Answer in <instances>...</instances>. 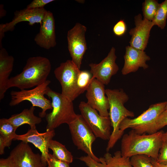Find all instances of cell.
<instances>
[{
  "instance_id": "cell-5",
  "label": "cell",
  "mask_w": 167,
  "mask_h": 167,
  "mask_svg": "<svg viewBox=\"0 0 167 167\" xmlns=\"http://www.w3.org/2000/svg\"><path fill=\"white\" fill-rule=\"evenodd\" d=\"M50 83V80H47L43 84L30 90L11 91L10 93L11 99L9 105L14 106L23 101H28L31 103L32 106L39 107L42 109L41 111L39 114V117H45L46 111L52 109L51 101L44 96Z\"/></svg>"
},
{
  "instance_id": "cell-24",
  "label": "cell",
  "mask_w": 167,
  "mask_h": 167,
  "mask_svg": "<svg viewBox=\"0 0 167 167\" xmlns=\"http://www.w3.org/2000/svg\"><path fill=\"white\" fill-rule=\"evenodd\" d=\"M167 125V109L163 111L156 119L150 124L143 127L137 133L139 134L156 133Z\"/></svg>"
},
{
  "instance_id": "cell-1",
  "label": "cell",
  "mask_w": 167,
  "mask_h": 167,
  "mask_svg": "<svg viewBox=\"0 0 167 167\" xmlns=\"http://www.w3.org/2000/svg\"><path fill=\"white\" fill-rule=\"evenodd\" d=\"M162 131L146 134H139L132 130L124 135L121 142L122 156L131 158L136 155L148 156L157 160L163 139Z\"/></svg>"
},
{
  "instance_id": "cell-13",
  "label": "cell",
  "mask_w": 167,
  "mask_h": 167,
  "mask_svg": "<svg viewBox=\"0 0 167 167\" xmlns=\"http://www.w3.org/2000/svg\"><path fill=\"white\" fill-rule=\"evenodd\" d=\"M55 134L54 130L40 133L36 128H30L25 134L17 135L13 140H20L33 144L40 151L42 162L44 167H45L47 166V159L49 153V144Z\"/></svg>"
},
{
  "instance_id": "cell-19",
  "label": "cell",
  "mask_w": 167,
  "mask_h": 167,
  "mask_svg": "<svg viewBox=\"0 0 167 167\" xmlns=\"http://www.w3.org/2000/svg\"><path fill=\"white\" fill-rule=\"evenodd\" d=\"M14 58L9 55L6 50L2 48L0 49V100L4 98L7 90V83L9 77L13 67Z\"/></svg>"
},
{
  "instance_id": "cell-30",
  "label": "cell",
  "mask_w": 167,
  "mask_h": 167,
  "mask_svg": "<svg viewBox=\"0 0 167 167\" xmlns=\"http://www.w3.org/2000/svg\"><path fill=\"white\" fill-rule=\"evenodd\" d=\"M47 163V167H70V164L57 159L49 153Z\"/></svg>"
},
{
  "instance_id": "cell-18",
  "label": "cell",
  "mask_w": 167,
  "mask_h": 167,
  "mask_svg": "<svg viewBox=\"0 0 167 167\" xmlns=\"http://www.w3.org/2000/svg\"><path fill=\"white\" fill-rule=\"evenodd\" d=\"M124 64L121 72L123 75L136 71L139 67L146 69L148 67L146 62L150 60V57L143 51L131 46L126 47L124 56Z\"/></svg>"
},
{
  "instance_id": "cell-9",
  "label": "cell",
  "mask_w": 167,
  "mask_h": 167,
  "mask_svg": "<svg viewBox=\"0 0 167 167\" xmlns=\"http://www.w3.org/2000/svg\"><path fill=\"white\" fill-rule=\"evenodd\" d=\"M86 30V26L78 23L67 33L68 48L71 60L79 69L87 49L85 37Z\"/></svg>"
},
{
  "instance_id": "cell-7",
  "label": "cell",
  "mask_w": 167,
  "mask_h": 167,
  "mask_svg": "<svg viewBox=\"0 0 167 167\" xmlns=\"http://www.w3.org/2000/svg\"><path fill=\"white\" fill-rule=\"evenodd\" d=\"M74 144L94 160L101 162L92 152V145L96 138L83 117L77 114L76 118L68 125Z\"/></svg>"
},
{
  "instance_id": "cell-23",
  "label": "cell",
  "mask_w": 167,
  "mask_h": 167,
  "mask_svg": "<svg viewBox=\"0 0 167 167\" xmlns=\"http://www.w3.org/2000/svg\"><path fill=\"white\" fill-rule=\"evenodd\" d=\"M16 130L7 118L0 119V136L5 140L7 147L10 146L12 141L17 135L15 133Z\"/></svg>"
},
{
  "instance_id": "cell-37",
  "label": "cell",
  "mask_w": 167,
  "mask_h": 167,
  "mask_svg": "<svg viewBox=\"0 0 167 167\" xmlns=\"http://www.w3.org/2000/svg\"><path fill=\"white\" fill-rule=\"evenodd\" d=\"M151 163L154 167H167V165H163L158 163L156 160L151 158Z\"/></svg>"
},
{
  "instance_id": "cell-11",
  "label": "cell",
  "mask_w": 167,
  "mask_h": 167,
  "mask_svg": "<svg viewBox=\"0 0 167 167\" xmlns=\"http://www.w3.org/2000/svg\"><path fill=\"white\" fill-rule=\"evenodd\" d=\"M105 90L104 84L92 77L85 95L87 103L90 106L97 110L101 116L109 117V105Z\"/></svg>"
},
{
  "instance_id": "cell-25",
  "label": "cell",
  "mask_w": 167,
  "mask_h": 167,
  "mask_svg": "<svg viewBox=\"0 0 167 167\" xmlns=\"http://www.w3.org/2000/svg\"><path fill=\"white\" fill-rule=\"evenodd\" d=\"M160 3L155 0H145L143 4L144 18L152 21L159 7Z\"/></svg>"
},
{
  "instance_id": "cell-35",
  "label": "cell",
  "mask_w": 167,
  "mask_h": 167,
  "mask_svg": "<svg viewBox=\"0 0 167 167\" xmlns=\"http://www.w3.org/2000/svg\"><path fill=\"white\" fill-rule=\"evenodd\" d=\"M7 147L6 143L4 139L0 136V154L2 155L4 153L5 148Z\"/></svg>"
},
{
  "instance_id": "cell-33",
  "label": "cell",
  "mask_w": 167,
  "mask_h": 167,
  "mask_svg": "<svg viewBox=\"0 0 167 167\" xmlns=\"http://www.w3.org/2000/svg\"><path fill=\"white\" fill-rule=\"evenodd\" d=\"M54 1V0H33L26 7L29 9L44 8L45 6Z\"/></svg>"
},
{
  "instance_id": "cell-28",
  "label": "cell",
  "mask_w": 167,
  "mask_h": 167,
  "mask_svg": "<svg viewBox=\"0 0 167 167\" xmlns=\"http://www.w3.org/2000/svg\"><path fill=\"white\" fill-rule=\"evenodd\" d=\"M150 158L145 155H136L130 158V161L133 167H154L151 163Z\"/></svg>"
},
{
  "instance_id": "cell-40",
  "label": "cell",
  "mask_w": 167,
  "mask_h": 167,
  "mask_svg": "<svg viewBox=\"0 0 167 167\" xmlns=\"http://www.w3.org/2000/svg\"><path fill=\"white\" fill-rule=\"evenodd\" d=\"M165 109H167V105H166L165 108Z\"/></svg>"
},
{
  "instance_id": "cell-3",
  "label": "cell",
  "mask_w": 167,
  "mask_h": 167,
  "mask_svg": "<svg viewBox=\"0 0 167 167\" xmlns=\"http://www.w3.org/2000/svg\"><path fill=\"white\" fill-rule=\"evenodd\" d=\"M45 95L51 99L52 107V111L45 117L47 122L46 131L54 130L63 124L68 125L76 118L77 114L75 112L73 101L49 86Z\"/></svg>"
},
{
  "instance_id": "cell-17",
  "label": "cell",
  "mask_w": 167,
  "mask_h": 167,
  "mask_svg": "<svg viewBox=\"0 0 167 167\" xmlns=\"http://www.w3.org/2000/svg\"><path fill=\"white\" fill-rule=\"evenodd\" d=\"M47 11L44 8L37 9L26 8L16 11L12 20L9 22L3 24L5 32L14 30L15 26L22 22H27L28 24L32 26L36 23L41 25Z\"/></svg>"
},
{
  "instance_id": "cell-34",
  "label": "cell",
  "mask_w": 167,
  "mask_h": 167,
  "mask_svg": "<svg viewBox=\"0 0 167 167\" xmlns=\"http://www.w3.org/2000/svg\"><path fill=\"white\" fill-rule=\"evenodd\" d=\"M0 167H14L12 163L7 157L0 159Z\"/></svg>"
},
{
  "instance_id": "cell-4",
  "label": "cell",
  "mask_w": 167,
  "mask_h": 167,
  "mask_svg": "<svg viewBox=\"0 0 167 167\" xmlns=\"http://www.w3.org/2000/svg\"><path fill=\"white\" fill-rule=\"evenodd\" d=\"M105 92L109 101V117L113 127L111 138L113 139H118L124 133L119 129L121 122L126 118L134 117V114L124 106L129 97L123 89H106Z\"/></svg>"
},
{
  "instance_id": "cell-36",
  "label": "cell",
  "mask_w": 167,
  "mask_h": 167,
  "mask_svg": "<svg viewBox=\"0 0 167 167\" xmlns=\"http://www.w3.org/2000/svg\"><path fill=\"white\" fill-rule=\"evenodd\" d=\"M5 32L3 26V24H0V49L3 48L2 45V40L5 36Z\"/></svg>"
},
{
  "instance_id": "cell-22",
  "label": "cell",
  "mask_w": 167,
  "mask_h": 167,
  "mask_svg": "<svg viewBox=\"0 0 167 167\" xmlns=\"http://www.w3.org/2000/svg\"><path fill=\"white\" fill-rule=\"evenodd\" d=\"M108 167H133L130 158L122 156L121 151H117L112 156L107 152L103 157Z\"/></svg>"
},
{
  "instance_id": "cell-32",
  "label": "cell",
  "mask_w": 167,
  "mask_h": 167,
  "mask_svg": "<svg viewBox=\"0 0 167 167\" xmlns=\"http://www.w3.org/2000/svg\"><path fill=\"white\" fill-rule=\"evenodd\" d=\"M127 26L123 20L121 19L114 26L113 32L116 36H123L126 32Z\"/></svg>"
},
{
  "instance_id": "cell-26",
  "label": "cell",
  "mask_w": 167,
  "mask_h": 167,
  "mask_svg": "<svg viewBox=\"0 0 167 167\" xmlns=\"http://www.w3.org/2000/svg\"><path fill=\"white\" fill-rule=\"evenodd\" d=\"M167 17V0L160 3L159 7L152 22L161 29H164L166 25Z\"/></svg>"
},
{
  "instance_id": "cell-15",
  "label": "cell",
  "mask_w": 167,
  "mask_h": 167,
  "mask_svg": "<svg viewBox=\"0 0 167 167\" xmlns=\"http://www.w3.org/2000/svg\"><path fill=\"white\" fill-rule=\"evenodd\" d=\"M135 27L130 31L131 37L129 42L131 46L136 49L143 50L148 43L150 33L154 25L152 21L142 19L139 14L134 18Z\"/></svg>"
},
{
  "instance_id": "cell-6",
  "label": "cell",
  "mask_w": 167,
  "mask_h": 167,
  "mask_svg": "<svg viewBox=\"0 0 167 167\" xmlns=\"http://www.w3.org/2000/svg\"><path fill=\"white\" fill-rule=\"evenodd\" d=\"M80 71L71 60H68L60 63L54 71L61 85V94L73 101L81 94L77 85Z\"/></svg>"
},
{
  "instance_id": "cell-2",
  "label": "cell",
  "mask_w": 167,
  "mask_h": 167,
  "mask_svg": "<svg viewBox=\"0 0 167 167\" xmlns=\"http://www.w3.org/2000/svg\"><path fill=\"white\" fill-rule=\"evenodd\" d=\"M51 69V63L48 58L41 56L30 57L22 71L10 78L7 88L14 87L22 90L40 85L47 80Z\"/></svg>"
},
{
  "instance_id": "cell-12",
  "label": "cell",
  "mask_w": 167,
  "mask_h": 167,
  "mask_svg": "<svg viewBox=\"0 0 167 167\" xmlns=\"http://www.w3.org/2000/svg\"><path fill=\"white\" fill-rule=\"evenodd\" d=\"M14 167H44L41 155L35 153L28 143L21 141L8 157Z\"/></svg>"
},
{
  "instance_id": "cell-39",
  "label": "cell",
  "mask_w": 167,
  "mask_h": 167,
  "mask_svg": "<svg viewBox=\"0 0 167 167\" xmlns=\"http://www.w3.org/2000/svg\"><path fill=\"white\" fill-rule=\"evenodd\" d=\"M162 137L163 139L167 141V131L166 132H164L162 135Z\"/></svg>"
},
{
  "instance_id": "cell-8",
  "label": "cell",
  "mask_w": 167,
  "mask_h": 167,
  "mask_svg": "<svg viewBox=\"0 0 167 167\" xmlns=\"http://www.w3.org/2000/svg\"><path fill=\"white\" fill-rule=\"evenodd\" d=\"M81 115L96 138L104 140H109L111 122L109 117L101 116L96 109L84 101H81L79 106Z\"/></svg>"
},
{
  "instance_id": "cell-29",
  "label": "cell",
  "mask_w": 167,
  "mask_h": 167,
  "mask_svg": "<svg viewBox=\"0 0 167 167\" xmlns=\"http://www.w3.org/2000/svg\"><path fill=\"white\" fill-rule=\"evenodd\" d=\"M78 159L84 162L88 167H108L103 157L100 158L101 162L96 161L88 155L82 156Z\"/></svg>"
},
{
  "instance_id": "cell-31",
  "label": "cell",
  "mask_w": 167,
  "mask_h": 167,
  "mask_svg": "<svg viewBox=\"0 0 167 167\" xmlns=\"http://www.w3.org/2000/svg\"><path fill=\"white\" fill-rule=\"evenodd\" d=\"M159 152L156 161L160 164L167 165V141L166 140L163 139Z\"/></svg>"
},
{
  "instance_id": "cell-21",
  "label": "cell",
  "mask_w": 167,
  "mask_h": 167,
  "mask_svg": "<svg viewBox=\"0 0 167 167\" xmlns=\"http://www.w3.org/2000/svg\"><path fill=\"white\" fill-rule=\"evenodd\" d=\"M49 148L52 150V155L57 159L69 164L73 162V157L71 153L64 145L59 142L53 139L51 140L49 144Z\"/></svg>"
},
{
  "instance_id": "cell-27",
  "label": "cell",
  "mask_w": 167,
  "mask_h": 167,
  "mask_svg": "<svg viewBox=\"0 0 167 167\" xmlns=\"http://www.w3.org/2000/svg\"><path fill=\"white\" fill-rule=\"evenodd\" d=\"M92 75L90 72L80 71L77 81V85L80 94L86 91L92 80Z\"/></svg>"
},
{
  "instance_id": "cell-16",
  "label": "cell",
  "mask_w": 167,
  "mask_h": 167,
  "mask_svg": "<svg viewBox=\"0 0 167 167\" xmlns=\"http://www.w3.org/2000/svg\"><path fill=\"white\" fill-rule=\"evenodd\" d=\"M34 41L40 47L49 49L56 45L55 23L53 13L48 11Z\"/></svg>"
},
{
  "instance_id": "cell-10",
  "label": "cell",
  "mask_w": 167,
  "mask_h": 167,
  "mask_svg": "<svg viewBox=\"0 0 167 167\" xmlns=\"http://www.w3.org/2000/svg\"><path fill=\"white\" fill-rule=\"evenodd\" d=\"M167 104V101H165L152 105L138 117L133 119L125 118L120 124V130L124 132L126 129L130 128L137 133L154 122L165 109Z\"/></svg>"
},
{
  "instance_id": "cell-38",
  "label": "cell",
  "mask_w": 167,
  "mask_h": 167,
  "mask_svg": "<svg viewBox=\"0 0 167 167\" xmlns=\"http://www.w3.org/2000/svg\"><path fill=\"white\" fill-rule=\"evenodd\" d=\"M6 13V12L4 8L3 5L1 4L0 5V18L1 19L5 16Z\"/></svg>"
},
{
  "instance_id": "cell-20",
  "label": "cell",
  "mask_w": 167,
  "mask_h": 167,
  "mask_svg": "<svg viewBox=\"0 0 167 167\" xmlns=\"http://www.w3.org/2000/svg\"><path fill=\"white\" fill-rule=\"evenodd\" d=\"M35 107L32 106L29 109H24L19 113L11 115L8 120L16 129L25 124L28 125L31 128H36V125L41 123L42 119L35 115Z\"/></svg>"
},
{
  "instance_id": "cell-14",
  "label": "cell",
  "mask_w": 167,
  "mask_h": 167,
  "mask_svg": "<svg viewBox=\"0 0 167 167\" xmlns=\"http://www.w3.org/2000/svg\"><path fill=\"white\" fill-rule=\"evenodd\" d=\"M115 49L112 47L107 56L98 63H91L89 66L92 78H95L104 85L110 82L112 77L117 74L119 67L115 61L117 56Z\"/></svg>"
}]
</instances>
